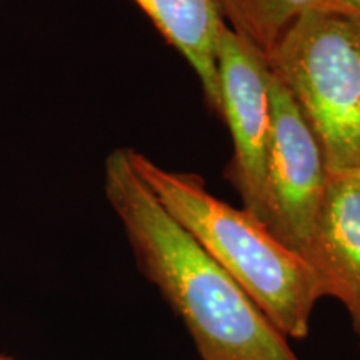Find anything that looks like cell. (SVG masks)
<instances>
[{"mask_svg":"<svg viewBox=\"0 0 360 360\" xmlns=\"http://www.w3.org/2000/svg\"><path fill=\"white\" fill-rule=\"evenodd\" d=\"M322 2L328 4V6L339 7L342 11H347L360 17V0H322Z\"/></svg>","mask_w":360,"mask_h":360,"instance_id":"9","label":"cell"},{"mask_svg":"<svg viewBox=\"0 0 360 360\" xmlns=\"http://www.w3.org/2000/svg\"><path fill=\"white\" fill-rule=\"evenodd\" d=\"M200 80L207 105L220 117L217 49L227 29L217 0H134Z\"/></svg>","mask_w":360,"mask_h":360,"instance_id":"7","label":"cell"},{"mask_svg":"<svg viewBox=\"0 0 360 360\" xmlns=\"http://www.w3.org/2000/svg\"><path fill=\"white\" fill-rule=\"evenodd\" d=\"M0 360H15V359H12V357H7V355L0 354Z\"/></svg>","mask_w":360,"mask_h":360,"instance_id":"10","label":"cell"},{"mask_svg":"<svg viewBox=\"0 0 360 360\" xmlns=\"http://www.w3.org/2000/svg\"><path fill=\"white\" fill-rule=\"evenodd\" d=\"M354 175V177L355 179H357V184H359V187H360V170H359V172L357 174H352Z\"/></svg>","mask_w":360,"mask_h":360,"instance_id":"11","label":"cell"},{"mask_svg":"<svg viewBox=\"0 0 360 360\" xmlns=\"http://www.w3.org/2000/svg\"><path fill=\"white\" fill-rule=\"evenodd\" d=\"M270 98L272 137L259 220L283 245L304 257L322 210L330 172L317 137L274 74Z\"/></svg>","mask_w":360,"mask_h":360,"instance_id":"4","label":"cell"},{"mask_svg":"<svg viewBox=\"0 0 360 360\" xmlns=\"http://www.w3.org/2000/svg\"><path fill=\"white\" fill-rule=\"evenodd\" d=\"M304 259L317 274L323 297H334L347 309L360 345V187L354 175L328 177Z\"/></svg>","mask_w":360,"mask_h":360,"instance_id":"6","label":"cell"},{"mask_svg":"<svg viewBox=\"0 0 360 360\" xmlns=\"http://www.w3.org/2000/svg\"><path fill=\"white\" fill-rule=\"evenodd\" d=\"M321 2L322 0H217L225 24L265 57L304 12Z\"/></svg>","mask_w":360,"mask_h":360,"instance_id":"8","label":"cell"},{"mask_svg":"<svg viewBox=\"0 0 360 360\" xmlns=\"http://www.w3.org/2000/svg\"><path fill=\"white\" fill-rule=\"evenodd\" d=\"M130 162L175 222L244 289L281 334L305 339L323 292L307 260L245 209L225 204L195 174L170 172L129 148Z\"/></svg>","mask_w":360,"mask_h":360,"instance_id":"2","label":"cell"},{"mask_svg":"<svg viewBox=\"0 0 360 360\" xmlns=\"http://www.w3.org/2000/svg\"><path fill=\"white\" fill-rule=\"evenodd\" d=\"M103 186L139 267L184 322L202 360H299L244 289L155 199L129 148L107 157Z\"/></svg>","mask_w":360,"mask_h":360,"instance_id":"1","label":"cell"},{"mask_svg":"<svg viewBox=\"0 0 360 360\" xmlns=\"http://www.w3.org/2000/svg\"><path fill=\"white\" fill-rule=\"evenodd\" d=\"M267 64L321 143L328 172L360 170V17L321 2L292 24Z\"/></svg>","mask_w":360,"mask_h":360,"instance_id":"3","label":"cell"},{"mask_svg":"<svg viewBox=\"0 0 360 360\" xmlns=\"http://www.w3.org/2000/svg\"><path fill=\"white\" fill-rule=\"evenodd\" d=\"M217 72L220 117L231 129L233 142L227 179L240 193L244 209L259 219L272 137V74L264 53L231 27L220 37Z\"/></svg>","mask_w":360,"mask_h":360,"instance_id":"5","label":"cell"}]
</instances>
